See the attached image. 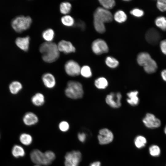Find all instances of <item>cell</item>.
<instances>
[{
	"label": "cell",
	"instance_id": "6da1fadb",
	"mask_svg": "<svg viewBox=\"0 0 166 166\" xmlns=\"http://www.w3.org/2000/svg\"><path fill=\"white\" fill-rule=\"evenodd\" d=\"M113 16L109 10L101 7L96 9L93 14V24L96 30L100 34L105 31V23L111 22Z\"/></svg>",
	"mask_w": 166,
	"mask_h": 166
},
{
	"label": "cell",
	"instance_id": "7a4b0ae2",
	"mask_svg": "<svg viewBox=\"0 0 166 166\" xmlns=\"http://www.w3.org/2000/svg\"><path fill=\"white\" fill-rule=\"evenodd\" d=\"M39 50L43 60L47 63L55 61L59 57L57 45L53 42H45L40 45Z\"/></svg>",
	"mask_w": 166,
	"mask_h": 166
},
{
	"label": "cell",
	"instance_id": "3957f363",
	"mask_svg": "<svg viewBox=\"0 0 166 166\" xmlns=\"http://www.w3.org/2000/svg\"><path fill=\"white\" fill-rule=\"evenodd\" d=\"M65 93L67 97L70 99H80L83 97L84 94L82 85L78 81H69L67 83Z\"/></svg>",
	"mask_w": 166,
	"mask_h": 166
},
{
	"label": "cell",
	"instance_id": "277c9868",
	"mask_svg": "<svg viewBox=\"0 0 166 166\" xmlns=\"http://www.w3.org/2000/svg\"><path fill=\"white\" fill-rule=\"evenodd\" d=\"M32 22L29 16L21 15L14 18L11 22L13 29L17 32L20 33L29 29Z\"/></svg>",
	"mask_w": 166,
	"mask_h": 166
},
{
	"label": "cell",
	"instance_id": "5b68a950",
	"mask_svg": "<svg viewBox=\"0 0 166 166\" xmlns=\"http://www.w3.org/2000/svg\"><path fill=\"white\" fill-rule=\"evenodd\" d=\"M81 154L78 151L73 150L67 152L65 155V166H78L81 160Z\"/></svg>",
	"mask_w": 166,
	"mask_h": 166
},
{
	"label": "cell",
	"instance_id": "8992f818",
	"mask_svg": "<svg viewBox=\"0 0 166 166\" xmlns=\"http://www.w3.org/2000/svg\"><path fill=\"white\" fill-rule=\"evenodd\" d=\"M30 156L32 162L36 165L47 166L52 163L47 159L44 153L38 149L33 150Z\"/></svg>",
	"mask_w": 166,
	"mask_h": 166
},
{
	"label": "cell",
	"instance_id": "52a82bcc",
	"mask_svg": "<svg viewBox=\"0 0 166 166\" xmlns=\"http://www.w3.org/2000/svg\"><path fill=\"white\" fill-rule=\"evenodd\" d=\"M91 48L93 52L97 55L107 53L109 51V47L106 42L101 39H97L93 41Z\"/></svg>",
	"mask_w": 166,
	"mask_h": 166
},
{
	"label": "cell",
	"instance_id": "ba28073f",
	"mask_svg": "<svg viewBox=\"0 0 166 166\" xmlns=\"http://www.w3.org/2000/svg\"><path fill=\"white\" fill-rule=\"evenodd\" d=\"M122 95L120 92H112L107 95L105 98L106 103L113 108H118L121 106Z\"/></svg>",
	"mask_w": 166,
	"mask_h": 166
},
{
	"label": "cell",
	"instance_id": "9c48e42d",
	"mask_svg": "<svg viewBox=\"0 0 166 166\" xmlns=\"http://www.w3.org/2000/svg\"><path fill=\"white\" fill-rule=\"evenodd\" d=\"M65 70L69 76L76 77L80 74L81 67L79 65L73 60L67 61L65 65Z\"/></svg>",
	"mask_w": 166,
	"mask_h": 166
},
{
	"label": "cell",
	"instance_id": "30bf717a",
	"mask_svg": "<svg viewBox=\"0 0 166 166\" xmlns=\"http://www.w3.org/2000/svg\"><path fill=\"white\" fill-rule=\"evenodd\" d=\"M142 121L146 127L151 129L159 128L161 125L160 120L151 113H147Z\"/></svg>",
	"mask_w": 166,
	"mask_h": 166
},
{
	"label": "cell",
	"instance_id": "8fae6325",
	"mask_svg": "<svg viewBox=\"0 0 166 166\" xmlns=\"http://www.w3.org/2000/svg\"><path fill=\"white\" fill-rule=\"evenodd\" d=\"M98 139L99 143L101 145L109 144L113 140V135L112 132L107 128L101 129L99 132Z\"/></svg>",
	"mask_w": 166,
	"mask_h": 166
},
{
	"label": "cell",
	"instance_id": "7c38bea8",
	"mask_svg": "<svg viewBox=\"0 0 166 166\" xmlns=\"http://www.w3.org/2000/svg\"><path fill=\"white\" fill-rule=\"evenodd\" d=\"M160 38L161 36L159 32L153 28L148 29L145 35L146 41L149 44L153 45H157Z\"/></svg>",
	"mask_w": 166,
	"mask_h": 166
},
{
	"label": "cell",
	"instance_id": "4fadbf2b",
	"mask_svg": "<svg viewBox=\"0 0 166 166\" xmlns=\"http://www.w3.org/2000/svg\"><path fill=\"white\" fill-rule=\"evenodd\" d=\"M155 60L152 58L150 55L145 52L139 53L137 57L138 64L143 68L147 67L151 65Z\"/></svg>",
	"mask_w": 166,
	"mask_h": 166
},
{
	"label": "cell",
	"instance_id": "5bb4252c",
	"mask_svg": "<svg viewBox=\"0 0 166 166\" xmlns=\"http://www.w3.org/2000/svg\"><path fill=\"white\" fill-rule=\"evenodd\" d=\"M59 52L66 54L74 53L76 49L72 43L69 41L62 40L60 41L57 45Z\"/></svg>",
	"mask_w": 166,
	"mask_h": 166
},
{
	"label": "cell",
	"instance_id": "9a60e30c",
	"mask_svg": "<svg viewBox=\"0 0 166 166\" xmlns=\"http://www.w3.org/2000/svg\"><path fill=\"white\" fill-rule=\"evenodd\" d=\"M42 80L44 85L48 88H53L55 85V78L51 73H47L43 74L42 77Z\"/></svg>",
	"mask_w": 166,
	"mask_h": 166
},
{
	"label": "cell",
	"instance_id": "2e32d148",
	"mask_svg": "<svg viewBox=\"0 0 166 166\" xmlns=\"http://www.w3.org/2000/svg\"><path fill=\"white\" fill-rule=\"evenodd\" d=\"M38 121V117L35 113L32 112L26 113L23 118L24 124L27 126H31L37 123Z\"/></svg>",
	"mask_w": 166,
	"mask_h": 166
},
{
	"label": "cell",
	"instance_id": "e0dca14e",
	"mask_svg": "<svg viewBox=\"0 0 166 166\" xmlns=\"http://www.w3.org/2000/svg\"><path fill=\"white\" fill-rule=\"evenodd\" d=\"M30 40V37L28 36L22 38L18 37L16 39L15 43L20 49L26 51L29 49Z\"/></svg>",
	"mask_w": 166,
	"mask_h": 166
},
{
	"label": "cell",
	"instance_id": "ac0fdd59",
	"mask_svg": "<svg viewBox=\"0 0 166 166\" xmlns=\"http://www.w3.org/2000/svg\"><path fill=\"white\" fill-rule=\"evenodd\" d=\"M138 94V92L136 90L131 91L127 93L126 101L128 103L132 106L137 105L139 102Z\"/></svg>",
	"mask_w": 166,
	"mask_h": 166
},
{
	"label": "cell",
	"instance_id": "d6986e66",
	"mask_svg": "<svg viewBox=\"0 0 166 166\" xmlns=\"http://www.w3.org/2000/svg\"><path fill=\"white\" fill-rule=\"evenodd\" d=\"M31 101L32 103L36 106H42L45 103V97L42 93H37L32 97Z\"/></svg>",
	"mask_w": 166,
	"mask_h": 166
},
{
	"label": "cell",
	"instance_id": "ffe728a7",
	"mask_svg": "<svg viewBox=\"0 0 166 166\" xmlns=\"http://www.w3.org/2000/svg\"><path fill=\"white\" fill-rule=\"evenodd\" d=\"M11 153L13 156L16 158L23 157L25 155V151L23 148L18 144L14 145L13 147Z\"/></svg>",
	"mask_w": 166,
	"mask_h": 166
},
{
	"label": "cell",
	"instance_id": "44dd1931",
	"mask_svg": "<svg viewBox=\"0 0 166 166\" xmlns=\"http://www.w3.org/2000/svg\"><path fill=\"white\" fill-rule=\"evenodd\" d=\"M22 87L21 83L17 81L12 82L9 86V89L10 93L14 94L18 93Z\"/></svg>",
	"mask_w": 166,
	"mask_h": 166
},
{
	"label": "cell",
	"instance_id": "7402d4cb",
	"mask_svg": "<svg viewBox=\"0 0 166 166\" xmlns=\"http://www.w3.org/2000/svg\"><path fill=\"white\" fill-rule=\"evenodd\" d=\"M94 83L96 87L100 89H105L108 85V81L105 78L103 77L97 78L95 81Z\"/></svg>",
	"mask_w": 166,
	"mask_h": 166
},
{
	"label": "cell",
	"instance_id": "603a6c76",
	"mask_svg": "<svg viewBox=\"0 0 166 166\" xmlns=\"http://www.w3.org/2000/svg\"><path fill=\"white\" fill-rule=\"evenodd\" d=\"M20 142L23 145L28 146L30 145L33 140L32 137L31 135L27 133L21 134L19 137Z\"/></svg>",
	"mask_w": 166,
	"mask_h": 166
},
{
	"label": "cell",
	"instance_id": "cb8c5ba5",
	"mask_svg": "<svg viewBox=\"0 0 166 166\" xmlns=\"http://www.w3.org/2000/svg\"><path fill=\"white\" fill-rule=\"evenodd\" d=\"M113 18L117 22L121 23L125 22L126 20L127 16L124 11L119 10L115 13Z\"/></svg>",
	"mask_w": 166,
	"mask_h": 166
},
{
	"label": "cell",
	"instance_id": "d4e9b609",
	"mask_svg": "<svg viewBox=\"0 0 166 166\" xmlns=\"http://www.w3.org/2000/svg\"><path fill=\"white\" fill-rule=\"evenodd\" d=\"M156 26L162 30H166V18L163 16L157 17L155 20Z\"/></svg>",
	"mask_w": 166,
	"mask_h": 166
},
{
	"label": "cell",
	"instance_id": "484cf974",
	"mask_svg": "<svg viewBox=\"0 0 166 166\" xmlns=\"http://www.w3.org/2000/svg\"><path fill=\"white\" fill-rule=\"evenodd\" d=\"M42 37L46 42H52L54 37V31L52 29H47L43 32Z\"/></svg>",
	"mask_w": 166,
	"mask_h": 166
},
{
	"label": "cell",
	"instance_id": "4316f807",
	"mask_svg": "<svg viewBox=\"0 0 166 166\" xmlns=\"http://www.w3.org/2000/svg\"><path fill=\"white\" fill-rule=\"evenodd\" d=\"M147 142L146 138L142 136H137L134 140L135 145L138 148H141L144 147Z\"/></svg>",
	"mask_w": 166,
	"mask_h": 166
},
{
	"label": "cell",
	"instance_id": "83f0119b",
	"mask_svg": "<svg viewBox=\"0 0 166 166\" xmlns=\"http://www.w3.org/2000/svg\"><path fill=\"white\" fill-rule=\"evenodd\" d=\"M61 21L63 25L68 27L73 26L75 23L74 19L73 18L68 15H65L62 17Z\"/></svg>",
	"mask_w": 166,
	"mask_h": 166
},
{
	"label": "cell",
	"instance_id": "f1b7e54d",
	"mask_svg": "<svg viewBox=\"0 0 166 166\" xmlns=\"http://www.w3.org/2000/svg\"><path fill=\"white\" fill-rule=\"evenodd\" d=\"M71 8L72 6L70 3L67 2H62L60 6V11L61 14L66 15L70 12Z\"/></svg>",
	"mask_w": 166,
	"mask_h": 166
},
{
	"label": "cell",
	"instance_id": "f546056e",
	"mask_svg": "<svg viewBox=\"0 0 166 166\" xmlns=\"http://www.w3.org/2000/svg\"><path fill=\"white\" fill-rule=\"evenodd\" d=\"M99 2L102 8L108 10L113 8L115 5V2L113 0H99Z\"/></svg>",
	"mask_w": 166,
	"mask_h": 166
},
{
	"label": "cell",
	"instance_id": "4dcf8cb0",
	"mask_svg": "<svg viewBox=\"0 0 166 166\" xmlns=\"http://www.w3.org/2000/svg\"><path fill=\"white\" fill-rule=\"evenodd\" d=\"M105 64L109 67L111 68H115L118 65V61L116 58L110 56L107 57L105 61Z\"/></svg>",
	"mask_w": 166,
	"mask_h": 166
},
{
	"label": "cell",
	"instance_id": "1f68e13d",
	"mask_svg": "<svg viewBox=\"0 0 166 166\" xmlns=\"http://www.w3.org/2000/svg\"><path fill=\"white\" fill-rule=\"evenodd\" d=\"M150 154L153 157H157L160 156L161 153L160 147L156 144H152L149 148Z\"/></svg>",
	"mask_w": 166,
	"mask_h": 166
},
{
	"label": "cell",
	"instance_id": "d6a6232c",
	"mask_svg": "<svg viewBox=\"0 0 166 166\" xmlns=\"http://www.w3.org/2000/svg\"><path fill=\"white\" fill-rule=\"evenodd\" d=\"M80 74L85 78L91 77L92 75V72L90 68L87 65L82 66L81 68Z\"/></svg>",
	"mask_w": 166,
	"mask_h": 166
},
{
	"label": "cell",
	"instance_id": "836d02e7",
	"mask_svg": "<svg viewBox=\"0 0 166 166\" xmlns=\"http://www.w3.org/2000/svg\"><path fill=\"white\" fill-rule=\"evenodd\" d=\"M157 8L161 11H166V0H159L156 2Z\"/></svg>",
	"mask_w": 166,
	"mask_h": 166
},
{
	"label": "cell",
	"instance_id": "e575fe53",
	"mask_svg": "<svg viewBox=\"0 0 166 166\" xmlns=\"http://www.w3.org/2000/svg\"><path fill=\"white\" fill-rule=\"evenodd\" d=\"M59 128L62 132H66L69 130V125L67 122L65 121H62L59 123Z\"/></svg>",
	"mask_w": 166,
	"mask_h": 166
},
{
	"label": "cell",
	"instance_id": "d590c367",
	"mask_svg": "<svg viewBox=\"0 0 166 166\" xmlns=\"http://www.w3.org/2000/svg\"><path fill=\"white\" fill-rule=\"evenodd\" d=\"M130 13L133 16L137 17H140L144 14V12L138 8H134L130 11Z\"/></svg>",
	"mask_w": 166,
	"mask_h": 166
},
{
	"label": "cell",
	"instance_id": "8d00e7d4",
	"mask_svg": "<svg viewBox=\"0 0 166 166\" xmlns=\"http://www.w3.org/2000/svg\"><path fill=\"white\" fill-rule=\"evenodd\" d=\"M47 159L49 161L52 162L55 158L54 153L51 151H47L44 153Z\"/></svg>",
	"mask_w": 166,
	"mask_h": 166
},
{
	"label": "cell",
	"instance_id": "74e56055",
	"mask_svg": "<svg viewBox=\"0 0 166 166\" xmlns=\"http://www.w3.org/2000/svg\"><path fill=\"white\" fill-rule=\"evenodd\" d=\"M160 45L162 53L166 55V39L161 41L160 43Z\"/></svg>",
	"mask_w": 166,
	"mask_h": 166
},
{
	"label": "cell",
	"instance_id": "f35d334b",
	"mask_svg": "<svg viewBox=\"0 0 166 166\" xmlns=\"http://www.w3.org/2000/svg\"><path fill=\"white\" fill-rule=\"evenodd\" d=\"M78 140L81 142H84L85 140L86 139V135L84 132L79 133L77 135Z\"/></svg>",
	"mask_w": 166,
	"mask_h": 166
},
{
	"label": "cell",
	"instance_id": "ab89813d",
	"mask_svg": "<svg viewBox=\"0 0 166 166\" xmlns=\"http://www.w3.org/2000/svg\"><path fill=\"white\" fill-rule=\"evenodd\" d=\"M77 25L82 30H84L85 28V24L82 21L78 22Z\"/></svg>",
	"mask_w": 166,
	"mask_h": 166
},
{
	"label": "cell",
	"instance_id": "60d3db41",
	"mask_svg": "<svg viewBox=\"0 0 166 166\" xmlns=\"http://www.w3.org/2000/svg\"><path fill=\"white\" fill-rule=\"evenodd\" d=\"M161 76L162 79L166 82V69H164L161 72Z\"/></svg>",
	"mask_w": 166,
	"mask_h": 166
},
{
	"label": "cell",
	"instance_id": "b9f144b4",
	"mask_svg": "<svg viewBox=\"0 0 166 166\" xmlns=\"http://www.w3.org/2000/svg\"><path fill=\"white\" fill-rule=\"evenodd\" d=\"M101 164L99 161H95L91 163L89 166H101Z\"/></svg>",
	"mask_w": 166,
	"mask_h": 166
},
{
	"label": "cell",
	"instance_id": "7bdbcfd3",
	"mask_svg": "<svg viewBox=\"0 0 166 166\" xmlns=\"http://www.w3.org/2000/svg\"><path fill=\"white\" fill-rule=\"evenodd\" d=\"M164 132L165 135H166V125L165 126L164 129Z\"/></svg>",
	"mask_w": 166,
	"mask_h": 166
},
{
	"label": "cell",
	"instance_id": "ee69618b",
	"mask_svg": "<svg viewBox=\"0 0 166 166\" xmlns=\"http://www.w3.org/2000/svg\"><path fill=\"white\" fill-rule=\"evenodd\" d=\"M130 1V0H125L124 1Z\"/></svg>",
	"mask_w": 166,
	"mask_h": 166
},
{
	"label": "cell",
	"instance_id": "f6af8a7d",
	"mask_svg": "<svg viewBox=\"0 0 166 166\" xmlns=\"http://www.w3.org/2000/svg\"><path fill=\"white\" fill-rule=\"evenodd\" d=\"M34 166H40V165H36Z\"/></svg>",
	"mask_w": 166,
	"mask_h": 166
},
{
	"label": "cell",
	"instance_id": "bcb514c9",
	"mask_svg": "<svg viewBox=\"0 0 166 166\" xmlns=\"http://www.w3.org/2000/svg\"></svg>",
	"mask_w": 166,
	"mask_h": 166
}]
</instances>
